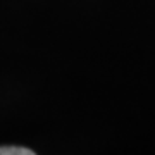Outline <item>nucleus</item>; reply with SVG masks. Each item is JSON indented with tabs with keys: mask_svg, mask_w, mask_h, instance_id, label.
<instances>
[{
	"mask_svg": "<svg viewBox=\"0 0 155 155\" xmlns=\"http://www.w3.org/2000/svg\"><path fill=\"white\" fill-rule=\"evenodd\" d=\"M0 155H35V152L24 147H0Z\"/></svg>",
	"mask_w": 155,
	"mask_h": 155,
	"instance_id": "obj_1",
	"label": "nucleus"
}]
</instances>
